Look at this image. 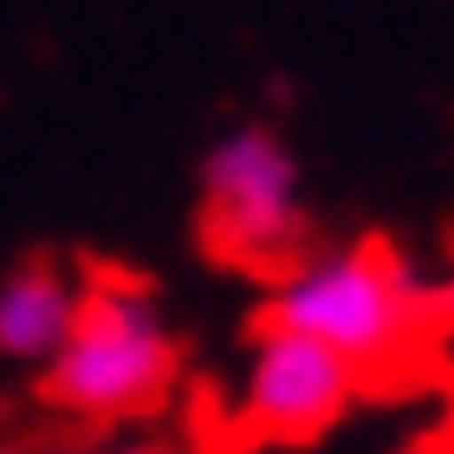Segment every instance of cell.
Segmentation results:
<instances>
[{"instance_id":"cell-1","label":"cell","mask_w":454,"mask_h":454,"mask_svg":"<svg viewBox=\"0 0 454 454\" xmlns=\"http://www.w3.org/2000/svg\"><path fill=\"white\" fill-rule=\"evenodd\" d=\"M442 293L409 266L396 247L357 240L332 254H299L286 273L266 286L260 325L273 332H305L332 344L357 370H377L383 357L409 350V338L435 318Z\"/></svg>"},{"instance_id":"cell-2","label":"cell","mask_w":454,"mask_h":454,"mask_svg":"<svg viewBox=\"0 0 454 454\" xmlns=\"http://www.w3.org/2000/svg\"><path fill=\"white\" fill-rule=\"evenodd\" d=\"M182 377V344L137 279L98 273L78 293L66 344L39 364V396L78 422H130L169 403Z\"/></svg>"},{"instance_id":"cell-3","label":"cell","mask_w":454,"mask_h":454,"mask_svg":"<svg viewBox=\"0 0 454 454\" xmlns=\"http://www.w3.org/2000/svg\"><path fill=\"white\" fill-rule=\"evenodd\" d=\"M201 247L240 273H286L305 254L299 156L273 123H234L201 156Z\"/></svg>"},{"instance_id":"cell-4","label":"cell","mask_w":454,"mask_h":454,"mask_svg":"<svg viewBox=\"0 0 454 454\" xmlns=\"http://www.w3.org/2000/svg\"><path fill=\"white\" fill-rule=\"evenodd\" d=\"M364 370L338 357L332 344L305 338V332H273L254 325V350H247V377H240V422L260 442H318L350 416Z\"/></svg>"},{"instance_id":"cell-5","label":"cell","mask_w":454,"mask_h":454,"mask_svg":"<svg viewBox=\"0 0 454 454\" xmlns=\"http://www.w3.org/2000/svg\"><path fill=\"white\" fill-rule=\"evenodd\" d=\"M78 293H85V279H72L59 260H46V254L20 260L0 279V357L46 364L78 318Z\"/></svg>"},{"instance_id":"cell-6","label":"cell","mask_w":454,"mask_h":454,"mask_svg":"<svg viewBox=\"0 0 454 454\" xmlns=\"http://www.w3.org/2000/svg\"><path fill=\"white\" fill-rule=\"evenodd\" d=\"M7 422H13V396L0 389V428H7Z\"/></svg>"},{"instance_id":"cell-7","label":"cell","mask_w":454,"mask_h":454,"mask_svg":"<svg viewBox=\"0 0 454 454\" xmlns=\"http://www.w3.org/2000/svg\"><path fill=\"white\" fill-rule=\"evenodd\" d=\"M0 454H13V448H7V442H0Z\"/></svg>"},{"instance_id":"cell-8","label":"cell","mask_w":454,"mask_h":454,"mask_svg":"<svg viewBox=\"0 0 454 454\" xmlns=\"http://www.w3.org/2000/svg\"><path fill=\"white\" fill-rule=\"evenodd\" d=\"M137 454H150V448H137Z\"/></svg>"}]
</instances>
